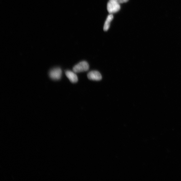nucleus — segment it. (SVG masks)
I'll list each match as a JSON object with an SVG mask.
<instances>
[{
  "label": "nucleus",
  "instance_id": "20e7f679",
  "mask_svg": "<svg viewBox=\"0 0 181 181\" xmlns=\"http://www.w3.org/2000/svg\"><path fill=\"white\" fill-rule=\"evenodd\" d=\"M87 76L89 80L99 81L102 79V76L101 73L97 71H91L88 74Z\"/></svg>",
  "mask_w": 181,
  "mask_h": 181
},
{
  "label": "nucleus",
  "instance_id": "f03ea898",
  "mask_svg": "<svg viewBox=\"0 0 181 181\" xmlns=\"http://www.w3.org/2000/svg\"><path fill=\"white\" fill-rule=\"evenodd\" d=\"M89 66L88 63L86 61H82L75 65L73 68L74 72L79 73L86 72L89 70Z\"/></svg>",
  "mask_w": 181,
  "mask_h": 181
},
{
  "label": "nucleus",
  "instance_id": "39448f33",
  "mask_svg": "<svg viewBox=\"0 0 181 181\" xmlns=\"http://www.w3.org/2000/svg\"><path fill=\"white\" fill-rule=\"evenodd\" d=\"M65 75L71 82L75 83L78 81V78L75 72L70 71H67L65 72Z\"/></svg>",
  "mask_w": 181,
  "mask_h": 181
},
{
  "label": "nucleus",
  "instance_id": "0eeeda50",
  "mask_svg": "<svg viewBox=\"0 0 181 181\" xmlns=\"http://www.w3.org/2000/svg\"><path fill=\"white\" fill-rule=\"evenodd\" d=\"M119 4L124 3H126L129 1V0H114Z\"/></svg>",
  "mask_w": 181,
  "mask_h": 181
},
{
  "label": "nucleus",
  "instance_id": "423d86ee",
  "mask_svg": "<svg viewBox=\"0 0 181 181\" xmlns=\"http://www.w3.org/2000/svg\"><path fill=\"white\" fill-rule=\"evenodd\" d=\"M113 19V15L112 14H110L108 15V17H107L106 20L104 24L103 30L104 31H108V30L109 27L110 25L112 20Z\"/></svg>",
  "mask_w": 181,
  "mask_h": 181
},
{
  "label": "nucleus",
  "instance_id": "7ed1b4c3",
  "mask_svg": "<svg viewBox=\"0 0 181 181\" xmlns=\"http://www.w3.org/2000/svg\"><path fill=\"white\" fill-rule=\"evenodd\" d=\"M50 77L53 80H59L62 75V71L59 68L53 69L50 71L49 73Z\"/></svg>",
  "mask_w": 181,
  "mask_h": 181
},
{
  "label": "nucleus",
  "instance_id": "f257e3e1",
  "mask_svg": "<svg viewBox=\"0 0 181 181\" xmlns=\"http://www.w3.org/2000/svg\"><path fill=\"white\" fill-rule=\"evenodd\" d=\"M121 9L119 4L114 0H109L107 5V9L110 14L118 12Z\"/></svg>",
  "mask_w": 181,
  "mask_h": 181
}]
</instances>
